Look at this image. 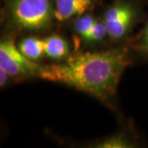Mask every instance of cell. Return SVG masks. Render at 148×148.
I'll use <instances>...</instances> for the list:
<instances>
[{
  "label": "cell",
  "mask_w": 148,
  "mask_h": 148,
  "mask_svg": "<svg viewBox=\"0 0 148 148\" xmlns=\"http://www.w3.org/2000/svg\"><path fill=\"white\" fill-rule=\"evenodd\" d=\"M130 61L127 49L122 47L82 52L62 62L41 66L39 77L108 102L116 94L122 74Z\"/></svg>",
  "instance_id": "6da1fadb"
},
{
  "label": "cell",
  "mask_w": 148,
  "mask_h": 148,
  "mask_svg": "<svg viewBox=\"0 0 148 148\" xmlns=\"http://www.w3.org/2000/svg\"><path fill=\"white\" fill-rule=\"evenodd\" d=\"M2 21L12 32H41L55 21L53 0H3Z\"/></svg>",
  "instance_id": "7a4b0ae2"
},
{
  "label": "cell",
  "mask_w": 148,
  "mask_h": 148,
  "mask_svg": "<svg viewBox=\"0 0 148 148\" xmlns=\"http://www.w3.org/2000/svg\"><path fill=\"white\" fill-rule=\"evenodd\" d=\"M146 0H111L103 8L101 19L109 40L122 43L145 17Z\"/></svg>",
  "instance_id": "3957f363"
},
{
  "label": "cell",
  "mask_w": 148,
  "mask_h": 148,
  "mask_svg": "<svg viewBox=\"0 0 148 148\" xmlns=\"http://www.w3.org/2000/svg\"><path fill=\"white\" fill-rule=\"evenodd\" d=\"M0 69L12 79L39 77L41 65L27 58L17 47L15 37L5 36L0 40Z\"/></svg>",
  "instance_id": "277c9868"
},
{
  "label": "cell",
  "mask_w": 148,
  "mask_h": 148,
  "mask_svg": "<svg viewBox=\"0 0 148 148\" xmlns=\"http://www.w3.org/2000/svg\"><path fill=\"white\" fill-rule=\"evenodd\" d=\"M101 0H53L55 21L73 20L87 12H90Z\"/></svg>",
  "instance_id": "5b68a950"
},
{
  "label": "cell",
  "mask_w": 148,
  "mask_h": 148,
  "mask_svg": "<svg viewBox=\"0 0 148 148\" xmlns=\"http://www.w3.org/2000/svg\"><path fill=\"white\" fill-rule=\"evenodd\" d=\"M45 56L51 60L62 62L70 56V46L63 36L53 34L44 38Z\"/></svg>",
  "instance_id": "8992f818"
},
{
  "label": "cell",
  "mask_w": 148,
  "mask_h": 148,
  "mask_svg": "<svg viewBox=\"0 0 148 148\" xmlns=\"http://www.w3.org/2000/svg\"><path fill=\"white\" fill-rule=\"evenodd\" d=\"M17 47L26 58L35 63H39L45 56L44 39L39 37L34 36L23 37L17 44Z\"/></svg>",
  "instance_id": "52a82bcc"
},
{
  "label": "cell",
  "mask_w": 148,
  "mask_h": 148,
  "mask_svg": "<svg viewBox=\"0 0 148 148\" xmlns=\"http://www.w3.org/2000/svg\"><path fill=\"white\" fill-rule=\"evenodd\" d=\"M99 16L92 13V11L87 12L72 20V30L84 45H88L90 36L95 24Z\"/></svg>",
  "instance_id": "ba28073f"
},
{
  "label": "cell",
  "mask_w": 148,
  "mask_h": 148,
  "mask_svg": "<svg viewBox=\"0 0 148 148\" xmlns=\"http://www.w3.org/2000/svg\"><path fill=\"white\" fill-rule=\"evenodd\" d=\"M138 143L124 132H117L107 138L101 139L90 146L96 148H132Z\"/></svg>",
  "instance_id": "9c48e42d"
},
{
  "label": "cell",
  "mask_w": 148,
  "mask_h": 148,
  "mask_svg": "<svg viewBox=\"0 0 148 148\" xmlns=\"http://www.w3.org/2000/svg\"><path fill=\"white\" fill-rule=\"evenodd\" d=\"M132 48L138 54L148 59V16L141 33L137 40H135Z\"/></svg>",
  "instance_id": "30bf717a"
},
{
  "label": "cell",
  "mask_w": 148,
  "mask_h": 148,
  "mask_svg": "<svg viewBox=\"0 0 148 148\" xmlns=\"http://www.w3.org/2000/svg\"><path fill=\"white\" fill-rule=\"evenodd\" d=\"M12 79V78L11 77L9 74L3 69H0V87L1 88H4Z\"/></svg>",
  "instance_id": "8fae6325"
}]
</instances>
